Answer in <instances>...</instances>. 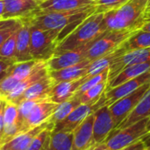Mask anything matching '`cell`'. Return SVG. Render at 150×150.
<instances>
[{
  "mask_svg": "<svg viewBox=\"0 0 150 150\" xmlns=\"http://www.w3.org/2000/svg\"><path fill=\"white\" fill-rule=\"evenodd\" d=\"M88 77V76H85L77 80L65 81L56 83L48 95V100L55 104H61L70 99L75 96L78 88Z\"/></svg>",
  "mask_w": 150,
  "mask_h": 150,
  "instance_id": "cell-18",
  "label": "cell"
},
{
  "mask_svg": "<svg viewBox=\"0 0 150 150\" xmlns=\"http://www.w3.org/2000/svg\"><path fill=\"white\" fill-rule=\"evenodd\" d=\"M147 130L149 131V133L150 132V117L149 121H148V124H147Z\"/></svg>",
  "mask_w": 150,
  "mask_h": 150,
  "instance_id": "cell-47",
  "label": "cell"
},
{
  "mask_svg": "<svg viewBox=\"0 0 150 150\" xmlns=\"http://www.w3.org/2000/svg\"><path fill=\"white\" fill-rule=\"evenodd\" d=\"M18 31V30H17ZM17 31L14 32L1 46L0 56L16 62V43H17Z\"/></svg>",
  "mask_w": 150,
  "mask_h": 150,
  "instance_id": "cell-34",
  "label": "cell"
},
{
  "mask_svg": "<svg viewBox=\"0 0 150 150\" xmlns=\"http://www.w3.org/2000/svg\"><path fill=\"white\" fill-rule=\"evenodd\" d=\"M42 100H23L20 103H18V121L17 124L19 127L20 133H22V127L23 125L26 120V118L28 117L29 113L31 112L32 109L33 108V106L40 102Z\"/></svg>",
  "mask_w": 150,
  "mask_h": 150,
  "instance_id": "cell-33",
  "label": "cell"
},
{
  "mask_svg": "<svg viewBox=\"0 0 150 150\" xmlns=\"http://www.w3.org/2000/svg\"><path fill=\"white\" fill-rule=\"evenodd\" d=\"M49 72L48 67H47V62L46 61H39L33 70L23 80L19 81L17 86L14 88V90L11 91V93L9 95L7 99L5 100L6 102H14L18 97L21 96V94L28 88L30 87L33 83L40 80L41 77L46 76Z\"/></svg>",
  "mask_w": 150,
  "mask_h": 150,
  "instance_id": "cell-19",
  "label": "cell"
},
{
  "mask_svg": "<svg viewBox=\"0 0 150 150\" xmlns=\"http://www.w3.org/2000/svg\"><path fill=\"white\" fill-rule=\"evenodd\" d=\"M104 105H106L105 93L97 102L78 105L64 120L55 123L52 132H73L89 115Z\"/></svg>",
  "mask_w": 150,
  "mask_h": 150,
  "instance_id": "cell-7",
  "label": "cell"
},
{
  "mask_svg": "<svg viewBox=\"0 0 150 150\" xmlns=\"http://www.w3.org/2000/svg\"><path fill=\"white\" fill-rule=\"evenodd\" d=\"M93 13H95V6L91 4L66 11L38 12L32 18H29V19L33 25L40 29L57 32L61 42L80 23Z\"/></svg>",
  "mask_w": 150,
  "mask_h": 150,
  "instance_id": "cell-1",
  "label": "cell"
},
{
  "mask_svg": "<svg viewBox=\"0 0 150 150\" xmlns=\"http://www.w3.org/2000/svg\"><path fill=\"white\" fill-rule=\"evenodd\" d=\"M93 116V144L104 142L115 128L108 105H104L96 110Z\"/></svg>",
  "mask_w": 150,
  "mask_h": 150,
  "instance_id": "cell-9",
  "label": "cell"
},
{
  "mask_svg": "<svg viewBox=\"0 0 150 150\" xmlns=\"http://www.w3.org/2000/svg\"><path fill=\"white\" fill-rule=\"evenodd\" d=\"M4 0H0V19H2V15L4 13Z\"/></svg>",
  "mask_w": 150,
  "mask_h": 150,
  "instance_id": "cell-46",
  "label": "cell"
},
{
  "mask_svg": "<svg viewBox=\"0 0 150 150\" xmlns=\"http://www.w3.org/2000/svg\"><path fill=\"white\" fill-rule=\"evenodd\" d=\"M93 120L92 113L73 131L72 150H86L93 145Z\"/></svg>",
  "mask_w": 150,
  "mask_h": 150,
  "instance_id": "cell-17",
  "label": "cell"
},
{
  "mask_svg": "<svg viewBox=\"0 0 150 150\" xmlns=\"http://www.w3.org/2000/svg\"><path fill=\"white\" fill-rule=\"evenodd\" d=\"M145 150H149V149H145Z\"/></svg>",
  "mask_w": 150,
  "mask_h": 150,
  "instance_id": "cell-50",
  "label": "cell"
},
{
  "mask_svg": "<svg viewBox=\"0 0 150 150\" xmlns=\"http://www.w3.org/2000/svg\"><path fill=\"white\" fill-rule=\"evenodd\" d=\"M145 149H147V148H146V146H145L144 142H142V140H139V141H137V142H135L132 143L131 145H129V146H127V147H126V148H124V149H120V150H145Z\"/></svg>",
  "mask_w": 150,
  "mask_h": 150,
  "instance_id": "cell-40",
  "label": "cell"
},
{
  "mask_svg": "<svg viewBox=\"0 0 150 150\" xmlns=\"http://www.w3.org/2000/svg\"><path fill=\"white\" fill-rule=\"evenodd\" d=\"M4 10L2 19H21L32 18L39 12V0H4Z\"/></svg>",
  "mask_w": 150,
  "mask_h": 150,
  "instance_id": "cell-10",
  "label": "cell"
},
{
  "mask_svg": "<svg viewBox=\"0 0 150 150\" xmlns=\"http://www.w3.org/2000/svg\"><path fill=\"white\" fill-rule=\"evenodd\" d=\"M91 63V61L85 59L83 62L75 64L73 66L59 69V70H51L49 71V76L54 80L55 83L65 82V81H74L79 78H82L87 75L88 67Z\"/></svg>",
  "mask_w": 150,
  "mask_h": 150,
  "instance_id": "cell-21",
  "label": "cell"
},
{
  "mask_svg": "<svg viewBox=\"0 0 150 150\" xmlns=\"http://www.w3.org/2000/svg\"><path fill=\"white\" fill-rule=\"evenodd\" d=\"M13 63H15V62L0 56V79L3 78L7 74V71H8L9 68Z\"/></svg>",
  "mask_w": 150,
  "mask_h": 150,
  "instance_id": "cell-39",
  "label": "cell"
},
{
  "mask_svg": "<svg viewBox=\"0 0 150 150\" xmlns=\"http://www.w3.org/2000/svg\"><path fill=\"white\" fill-rule=\"evenodd\" d=\"M149 88L150 83H146L132 93L118 99L114 103L108 105L113 119L115 128L134 111V109L137 106Z\"/></svg>",
  "mask_w": 150,
  "mask_h": 150,
  "instance_id": "cell-8",
  "label": "cell"
},
{
  "mask_svg": "<svg viewBox=\"0 0 150 150\" xmlns=\"http://www.w3.org/2000/svg\"><path fill=\"white\" fill-rule=\"evenodd\" d=\"M142 27L137 26L132 29L107 31L104 33L91 43L86 53V59L91 62L115 50L140 31Z\"/></svg>",
  "mask_w": 150,
  "mask_h": 150,
  "instance_id": "cell-4",
  "label": "cell"
},
{
  "mask_svg": "<svg viewBox=\"0 0 150 150\" xmlns=\"http://www.w3.org/2000/svg\"><path fill=\"white\" fill-rule=\"evenodd\" d=\"M95 0H43L40 3L39 12L66 11L93 4Z\"/></svg>",
  "mask_w": 150,
  "mask_h": 150,
  "instance_id": "cell-22",
  "label": "cell"
},
{
  "mask_svg": "<svg viewBox=\"0 0 150 150\" xmlns=\"http://www.w3.org/2000/svg\"><path fill=\"white\" fill-rule=\"evenodd\" d=\"M91 45V44H87L76 49L65 51L54 55L47 62L49 71L62 69L83 62L86 59V53Z\"/></svg>",
  "mask_w": 150,
  "mask_h": 150,
  "instance_id": "cell-13",
  "label": "cell"
},
{
  "mask_svg": "<svg viewBox=\"0 0 150 150\" xmlns=\"http://www.w3.org/2000/svg\"><path fill=\"white\" fill-rule=\"evenodd\" d=\"M39 1H40V2H42V1H43V0H39Z\"/></svg>",
  "mask_w": 150,
  "mask_h": 150,
  "instance_id": "cell-49",
  "label": "cell"
},
{
  "mask_svg": "<svg viewBox=\"0 0 150 150\" xmlns=\"http://www.w3.org/2000/svg\"><path fill=\"white\" fill-rule=\"evenodd\" d=\"M54 124L50 122L49 125L40 132L35 138L32 141L31 144L26 150H46L49 145V142L51 139L52 131Z\"/></svg>",
  "mask_w": 150,
  "mask_h": 150,
  "instance_id": "cell-30",
  "label": "cell"
},
{
  "mask_svg": "<svg viewBox=\"0 0 150 150\" xmlns=\"http://www.w3.org/2000/svg\"><path fill=\"white\" fill-rule=\"evenodd\" d=\"M17 121H18V105L11 102H6L4 107V127L17 124Z\"/></svg>",
  "mask_w": 150,
  "mask_h": 150,
  "instance_id": "cell-37",
  "label": "cell"
},
{
  "mask_svg": "<svg viewBox=\"0 0 150 150\" xmlns=\"http://www.w3.org/2000/svg\"><path fill=\"white\" fill-rule=\"evenodd\" d=\"M55 84L48 72L46 76L28 87L21 96L12 103L18 105L23 100H48V95Z\"/></svg>",
  "mask_w": 150,
  "mask_h": 150,
  "instance_id": "cell-15",
  "label": "cell"
},
{
  "mask_svg": "<svg viewBox=\"0 0 150 150\" xmlns=\"http://www.w3.org/2000/svg\"><path fill=\"white\" fill-rule=\"evenodd\" d=\"M18 22V19L9 18V19H0V30L7 27H11L15 25Z\"/></svg>",
  "mask_w": 150,
  "mask_h": 150,
  "instance_id": "cell-42",
  "label": "cell"
},
{
  "mask_svg": "<svg viewBox=\"0 0 150 150\" xmlns=\"http://www.w3.org/2000/svg\"><path fill=\"white\" fill-rule=\"evenodd\" d=\"M150 83V69L141 76L130 79L114 88L106 89L105 92L106 105H110L118 99L132 93L142 85Z\"/></svg>",
  "mask_w": 150,
  "mask_h": 150,
  "instance_id": "cell-12",
  "label": "cell"
},
{
  "mask_svg": "<svg viewBox=\"0 0 150 150\" xmlns=\"http://www.w3.org/2000/svg\"><path fill=\"white\" fill-rule=\"evenodd\" d=\"M150 69V62L149 63H140V64H133L127 68H125L123 70H121L118 75H116L112 79L108 81L107 88L111 89L114 88L130 79H133L134 77H137L141 76L142 74L147 72Z\"/></svg>",
  "mask_w": 150,
  "mask_h": 150,
  "instance_id": "cell-25",
  "label": "cell"
},
{
  "mask_svg": "<svg viewBox=\"0 0 150 150\" xmlns=\"http://www.w3.org/2000/svg\"><path fill=\"white\" fill-rule=\"evenodd\" d=\"M104 13H93L80 23L59 44L54 55L91 44L106 31L103 25Z\"/></svg>",
  "mask_w": 150,
  "mask_h": 150,
  "instance_id": "cell-3",
  "label": "cell"
},
{
  "mask_svg": "<svg viewBox=\"0 0 150 150\" xmlns=\"http://www.w3.org/2000/svg\"><path fill=\"white\" fill-rule=\"evenodd\" d=\"M81 105V102L79 100L78 97H73L70 99L58 104L55 111L54 112V113L51 115V117L48 119V120L54 124L64 120L72 111H74L78 105Z\"/></svg>",
  "mask_w": 150,
  "mask_h": 150,
  "instance_id": "cell-27",
  "label": "cell"
},
{
  "mask_svg": "<svg viewBox=\"0 0 150 150\" xmlns=\"http://www.w3.org/2000/svg\"><path fill=\"white\" fill-rule=\"evenodd\" d=\"M107 84H108V80L104 81L95 85L94 87L89 89L85 92H83L82 95L78 97L81 104H89V103L97 102L98 100H99L100 98L103 96V94L105 92Z\"/></svg>",
  "mask_w": 150,
  "mask_h": 150,
  "instance_id": "cell-31",
  "label": "cell"
},
{
  "mask_svg": "<svg viewBox=\"0 0 150 150\" xmlns=\"http://www.w3.org/2000/svg\"><path fill=\"white\" fill-rule=\"evenodd\" d=\"M59 44L57 32L43 30L32 25L30 49L33 60L47 62L54 55Z\"/></svg>",
  "mask_w": 150,
  "mask_h": 150,
  "instance_id": "cell-5",
  "label": "cell"
},
{
  "mask_svg": "<svg viewBox=\"0 0 150 150\" xmlns=\"http://www.w3.org/2000/svg\"><path fill=\"white\" fill-rule=\"evenodd\" d=\"M73 132H52L46 150H72Z\"/></svg>",
  "mask_w": 150,
  "mask_h": 150,
  "instance_id": "cell-26",
  "label": "cell"
},
{
  "mask_svg": "<svg viewBox=\"0 0 150 150\" xmlns=\"http://www.w3.org/2000/svg\"><path fill=\"white\" fill-rule=\"evenodd\" d=\"M142 31H146V32H149L150 33V21H147L143 24L142 29Z\"/></svg>",
  "mask_w": 150,
  "mask_h": 150,
  "instance_id": "cell-45",
  "label": "cell"
},
{
  "mask_svg": "<svg viewBox=\"0 0 150 150\" xmlns=\"http://www.w3.org/2000/svg\"><path fill=\"white\" fill-rule=\"evenodd\" d=\"M49 123L50 121L47 120L40 126L19 133L11 140L0 145V150H26L35 136L43 129H45L49 125Z\"/></svg>",
  "mask_w": 150,
  "mask_h": 150,
  "instance_id": "cell-20",
  "label": "cell"
},
{
  "mask_svg": "<svg viewBox=\"0 0 150 150\" xmlns=\"http://www.w3.org/2000/svg\"><path fill=\"white\" fill-rule=\"evenodd\" d=\"M149 5H150V0H149V4H148V6H149Z\"/></svg>",
  "mask_w": 150,
  "mask_h": 150,
  "instance_id": "cell-48",
  "label": "cell"
},
{
  "mask_svg": "<svg viewBox=\"0 0 150 150\" xmlns=\"http://www.w3.org/2000/svg\"><path fill=\"white\" fill-rule=\"evenodd\" d=\"M5 101L0 99V141L2 139L3 132H4V107H5Z\"/></svg>",
  "mask_w": 150,
  "mask_h": 150,
  "instance_id": "cell-41",
  "label": "cell"
},
{
  "mask_svg": "<svg viewBox=\"0 0 150 150\" xmlns=\"http://www.w3.org/2000/svg\"><path fill=\"white\" fill-rule=\"evenodd\" d=\"M149 120V118H145L123 129L112 131L105 142L106 147L109 150H120L142 140L149 133L147 130Z\"/></svg>",
  "mask_w": 150,
  "mask_h": 150,
  "instance_id": "cell-6",
  "label": "cell"
},
{
  "mask_svg": "<svg viewBox=\"0 0 150 150\" xmlns=\"http://www.w3.org/2000/svg\"><path fill=\"white\" fill-rule=\"evenodd\" d=\"M149 150H150V149H149Z\"/></svg>",
  "mask_w": 150,
  "mask_h": 150,
  "instance_id": "cell-51",
  "label": "cell"
},
{
  "mask_svg": "<svg viewBox=\"0 0 150 150\" xmlns=\"http://www.w3.org/2000/svg\"><path fill=\"white\" fill-rule=\"evenodd\" d=\"M150 62V47L127 51L118 59H116L109 68L108 81L112 79L125 68L140 63Z\"/></svg>",
  "mask_w": 150,
  "mask_h": 150,
  "instance_id": "cell-11",
  "label": "cell"
},
{
  "mask_svg": "<svg viewBox=\"0 0 150 150\" xmlns=\"http://www.w3.org/2000/svg\"><path fill=\"white\" fill-rule=\"evenodd\" d=\"M125 45L127 51L149 48L150 47V33L140 30L129 38L125 42Z\"/></svg>",
  "mask_w": 150,
  "mask_h": 150,
  "instance_id": "cell-29",
  "label": "cell"
},
{
  "mask_svg": "<svg viewBox=\"0 0 150 150\" xmlns=\"http://www.w3.org/2000/svg\"><path fill=\"white\" fill-rule=\"evenodd\" d=\"M108 75H109V69L104 70L103 72H101L98 75L89 76L84 81V83L78 88V90L76 91V94H75V97H79L80 95H82L83 92H85L89 89L94 87L95 85H97L104 81L108 80Z\"/></svg>",
  "mask_w": 150,
  "mask_h": 150,
  "instance_id": "cell-32",
  "label": "cell"
},
{
  "mask_svg": "<svg viewBox=\"0 0 150 150\" xmlns=\"http://www.w3.org/2000/svg\"><path fill=\"white\" fill-rule=\"evenodd\" d=\"M19 81L11 76L9 74H6L3 78L0 79V99L6 100L14 88L17 86Z\"/></svg>",
  "mask_w": 150,
  "mask_h": 150,
  "instance_id": "cell-35",
  "label": "cell"
},
{
  "mask_svg": "<svg viewBox=\"0 0 150 150\" xmlns=\"http://www.w3.org/2000/svg\"><path fill=\"white\" fill-rule=\"evenodd\" d=\"M20 25L17 31L16 43V62H27L33 60L31 55L30 41H31V26L32 23L29 18H21Z\"/></svg>",
  "mask_w": 150,
  "mask_h": 150,
  "instance_id": "cell-14",
  "label": "cell"
},
{
  "mask_svg": "<svg viewBox=\"0 0 150 150\" xmlns=\"http://www.w3.org/2000/svg\"><path fill=\"white\" fill-rule=\"evenodd\" d=\"M20 25V20L18 19V22L13 25V26H11V27H7V28H4V29H1L0 30V47L1 46L3 45V43L14 33L16 32L18 27Z\"/></svg>",
  "mask_w": 150,
  "mask_h": 150,
  "instance_id": "cell-38",
  "label": "cell"
},
{
  "mask_svg": "<svg viewBox=\"0 0 150 150\" xmlns=\"http://www.w3.org/2000/svg\"><path fill=\"white\" fill-rule=\"evenodd\" d=\"M127 52V48L125 45V43L123 45H121L120 47L116 48L115 50L94 60L91 61L89 67H88V71H87V75L88 76H92L95 75H98L101 72H103L104 70L110 68V66L112 64V62L118 59L120 56H121L122 54H124L125 53Z\"/></svg>",
  "mask_w": 150,
  "mask_h": 150,
  "instance_id": "cell-23",
  "label": "cell"
},
{
  "mask_svg": "<svg viewBox=\"0 0 150 150\" xmlns=\"http://www.w3.org/2000/svg\"><path fill=\"white\" fill-rule=\"evenodd\" d=\"M150 117V88L149 91L145 93L140 103L134 109V111L113 130H120L123 129L142 119L149 118Z\"/></svg>",
  "mask_w": 150,
  "mask_h": 150,
  "instance_id": "cell-24",
  "label": "cell"
},
{
  "mask_svg": "<svg viewBox=\"0 0 150 150\" xmlns=\"http://www.w3.org/2000/svg\"><path fill=\"white\" fill-rule=\"evenodd\" d=\"M149 0H128L120 7L104 13L105 30L116 31L142 26L143 16Z\"/></svg>",
  "mask_w": 150,
  "mask_h": 150,
  "instance_id": "cell-2",
  "label": "cell"
},
{
  "mask_svg": "<svg viewBox=\"0 0 150 150\" xmlns=\"http://www.w3.org/2000/svg\"><path fill=\"white\" fill-rule=\"evenodd\" d=\"M38 62V60H30L27 62H15L9 68L7 74L11 75L18 81H21L33 70Z\"/></svg>",
  "mask_w": 150,
  "mask_h": 150,
  "instance_id": "cell-28",
  "label": "cell"
},
{
  "mask_svg": "<svg viewBox=\"0 0 150 150\" xmlns=\"http://www.w3.org/2000/svg\"><path fill=\"white\" fill-rule=\"evenodd\" d=\"M142 140V142H144L146 148L150 149V132L149 133H148L145 136H143Z\"/></svg>",
  "mask_w": 150,
  "mask_h": 150,
  "instance_id": "cell-44",
  "label": "cell"
},
{
  "mask_svg": "<svg viewBox=\"0 0 150 150\" xmlns=\"http://www.w3.org/2000/svg\"><path fill=\"white\" fill-rule=\"evenodd\" d=\"M57 105L58 104L53 103L49 100H42L37 103L26 118L22 127V132L27 131L47 121L55 111Z\"/></svg>",
  "mask_w": 150,
  "mask_h": 150,
  "instance_id": "cell-16",
  "label": "cell"
},
{
  "mask_svg": "<svg viewBox=\"0 0 150 150\" xmlns=\"http://www.w3.org/2000/svg\"><path fill=\"white\" fill-rule=\"evenodd\" d=\"M128 0H95V13H105L108 11L117 9Z\"/></svg>",
  "mask_w": 150,
  "mask_h": 150,
  "instance_id": "cell-36",
  "label": "cell"
},
{
  "mask_svg": "<svg viewBox=\"0 0 150 150\" xmlns=\"http://www.w3.org/2000/svg\"><path fill=\"white\" fill-rule=\"evenodd\" d=\"M86 150H109V149L106 147L105 142H101V143H97V144H93L92 146H91L88 149Z\"/></svg>",
  "mask_w": 150,
  "mask_h": 150,
  "instance_id": "cell-43",
  "label": "cell"
}]
</instances>
